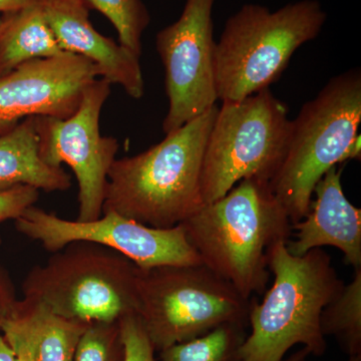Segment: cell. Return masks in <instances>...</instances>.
<instances>
[{
    "instance_id": "obj_1",
    "label": "cell",
    "mask_w": 361,
    "mask_h": 361,
    "mask_svg": "<svg viewBox=\"0 0 361 361\" xmlns=\"http://www.w3.org/2000/svg\"><path fill=\"white\" fill-rule=\"evenodd\" d=\"M202 263L250 299L267 288L271 247L289 241L288 214L268 180H242L182 223Z\"/></svg>"
},
{
    "instance_id": "obj_2",
    "label": "cell",
    "mask_w": 361,
    "mask_h": 361,
    "mask_svg": "<svg viewBox=\"0 0 361 361\" xmlns=\"http://www.w3.org/2000/svg\"><path fill=\"white\" fill-rule=\"evenodd\" d=\"M218 106L166 135L133 157L115 160L109 171L103 212H115L149 226L182 224L204 205L202 165Z\"/></svg>"
},
{
    "instance_id": "obj_3",
    "label": "cell",
    "mask_w": 361,
    "mask_h": 361,
    "mask_svg": "<svg viewBox=\"0 0 361 361\" xmlns=\"http://www.w3.org/2000/svg\"><path fill=\"white\" fill-rule=\"evenodd\" d=\"M286 244L271 247L268 266L274 280L261 302L250 301L251 334L240 348L241 361H282L297 344L314 356L326 351L320 317L345 284L322 248L294 256Z\"/></svg>"
},
{
    "instance_id": "obj_4",
    "label": "cell",
    "mask_w": 361,
    "mask_h": 361,
    "mask_svg": "<svg viewBox=\"0 0 361 361\" xmlns=\"http://www.w3.org/2000/svg\"><path fill=\"white\" fill-rule=\"evenodd\" d=\"M327 14L318 0H299L270 11L244 4L226 23L216 42L218 99L237 102L269 89L294 52L316 39Z\"/></svg>"
},
{
    "instance_id": "obj_5",
    "label": "cell",
    "mask_w": 361,
    "mask_h": 361,
    "mask_svg": "<svg viewBox=\"0 0 361 361\" xmlns=\"http://www.w3.org/2000/svg\"><path fill=\"white\" fill-rule=\"evenodd\" d=\"M360 123L357 68L331 78L291 121L286 153L269 184L292 225L310 212L313 192L323 176L344 163Z\"/></svg>"
},
{
    "instance_id": "obj_6",
    "label": "cell",
    "mask_w": 361,
    "mask_h": 361,
    "mask_svg": "<svg viewBox=\"0 0 361 361\" xmlns=\"http://www.w3.org/2000/svg\"><path fill=\"white\" fill-rule=\"evenodd\" d=\"M137 276L139 267L118 252L73 242L33 266L23 280V298L73 322H118L137 314Z\"/></svg>"
},
{
    "instance_id": "obj_7",
    "label": "cell",
    "mask_w": 361,
    "mask_h": 361,
    "mask_svg": "<svg viewBox=\"0 0 361 361\" xmlns=\"http://www.w3.org/2000/svg\"><path fill=\"white\" fill-rule=\"evenodd\" d=\"M137 316L155 351L248 323L250 299L205 265L160 266L137 276Z\"/></svg>"
},
{
    "instance_id": "obj_8",
    "label": "cell",
    "mask_w": 361,
    "mask_h": 361,
    "mask_svg": "<svg viewBox=\"0 0 361 361\" xmlns=\"http://www.w3.org/2000/svg\"><path fill=\"white\" fill-rule=\"evenodd\" d=\"M290 128L286 104L270 89L241 101L222 102L204 152V203L222 198L248 178L270 182L286 153Z\"/></svg>"
},
{
    "instance_id": "obj_9",
    "label": "cell",
    "mask_w": 361,
    "mask_h": 361,
    "mask_svg": "<svg viewBox=\"0 0 361 361\" xmlns=\"http://www.w3.org/2000/svg\"><path fill=\"white\" fill-rule=\"evenodd\" d=\"M16 227L51 253L82 241L113 249L141 269L203 264L182 224L167 229L149 227L115 211H106L97 220L80 222L32 206L16 220Z\"/></svg>"
},
{
    "instance_id": "obj_10",
    "label": "cell",
    "mask_w": 361,
    "mask_h": 361,
    "mask_svg": "<svg viewBox=\"0 0 361 361\" xmlns=\"http://www.w3.org/2000/svg\"><path fill=\"white\" fill-rule=\"evenodd\" d=\"M110 94V82L96 80L85 89L70 118L35 116L42 160L54 168L66 164L77 178L80 222L103 215L109 171L118 153L116 139L104 137L99 130L102 109Z\"/></svg>"
},
{
    "instance_id": "obj_11",
    "label": "cell",
    "mask_w": 361,
    "mask_h": 361,
    "mask_svg": "<svg viewBox=\"0 0 361 361\" xmlns=\"http://www.w3.org/2000/svg\"><path fill=\"white\" fill-rule=\"evenodd\" d=\"M215 0H186L179 20L157 35V51L165 68V135L216 106L213 8Z\"/></svg>"
},
{
    "instance_id": "obj_12",
    "label": "cell",
    "mask_w": 361,
    "mask_h": 361,
    "mask_svg": "<svg viewBox=\"0 0 361 361\" xmlns=\"http://www.w3.org/2000/svg\"><path fill=\"white\" fill-rule=\"evenodd\" d=\"M97 77L90 59L68 52L18 66L0 78V135L32 116L70 118Z\"/></svg>"
},
{
    "instance_id": "obj_13",
    "label": "cell",
    "mask_w": 361,
    "mask_h": 361,
    "mask_svg": "<svg viewBox=\"0 0 361 361\" xmlns=\"http://www.w3.org/2000/svg\"><path fill=\"white\" fill-rule=\"evenodd\" d=\"M40 6L63 51L90 59L99 77L121 85L133 99L144 96L141 56L97 32L84 0H40Z\"/></svg>"
},
{
    "instance_id": "obj_14",
    "label": "cell",
    "mask_w": 361,
    "mask_h": 361,
    "mask_svg": "<svg viewBox=\"0 0 361 361\" xmlns=\"http://www.w3.org/2000/svg\"><path fill=\"white\" fill-rule=\"evenodd\" d=\"M338 166L316 185L315 201L307 215L291 226L295 239L286 246L294 256L323 246L336 247L355 270L361 268V210L346 198L341 183L343 168Z\"/></svg>"
},
{
    "instance_id": "obj_15",
    "label": "cell",
    "mask_w": 361,
    "mask_h": 361,
    "mask_svg": "<svg viewBox=\"0 0 361 361\" xmlns=\"http://www.w3.org/2000/svg\"><path fill=\"white\" fill-rule=\"evenodd\" d=\"M89 325L23 298L2 325L1 334L18 361H75L78 341Z\"/></svg>"
},
{
    "instance_id": "obj_16",
    "label": "cell",
    "mask_w": 361,
    "mask_h": 361,
    "mask_svg": "<svg viewBox=\"0 0 361 361\" xmlns=\"http://www.w3.org/2000/svg\"><path fill=\"white\" fill-rule=\"evenodd\" d=\"M16 186H30L47 193L66 191L71 186L63 167H51L40 157L35 116L0 135V190Z\"/></svg>"
},
{
    "instance_id": "obj_17",
    "label": "cell",
    "mask_w": 361,
    "mask_h": 361,
    "mask_svg": "<svg viewBox=\"0 0 361 361\" xmlns=\"http://www.w3.org/2000/svg\"><path fill=\"white\" fill-rule=\"evenodd\" d=\"M0 28V78L35 59L66 54L47 25L40 0L4 14Z\"/></svg>"
},
{
    "instance_id": "obj_18",
    "label": "cell",
    "mask_w": 361,
    "mask_h": 361,
    "mask_svg": "<svg viewBox=\"0 0 361 361\" xmlns=\"http://www.w3.org/2000/svg\"><path fill=\"white\" fill-rule=\"evenodd\" d=\"M320 327L325 337H336L346 355H361V268L323 310Z\"/></svg>"
},
{
    "instance_id": "obj_19",
    "label": "cell",
    "mask_w": 361,
    "mask_h": 361,
    "mask_svg": "<svg viewBox=\"0 0 361 361\" xmlns=\"http://www.w3.org/2000/svg\"><path fill=\"white\" fill-rule=\"evenodd\" d=\"M246 325L226 323L205 336L163 349L160 361H241Z\"/></svg>"
},
{
    "instance_id": "obj_20",
    "label": "cell",
    "mask_w": 361,
    "mask_h": 361,
    "mask_svg": "<svg viewBox=\"0 0 361 361\" xmlns=\"http://www.w3.org/2000/svg\"><path fill=\"white\" fill-rule=\"evenodd\" d=\"M115 26L120 44L141 56L142 37L149 25L148 8L142 0H84Z\"/></svg>"
},
{
    "instance_id": "obj_21",
    "label": "cell",
    "mask_w": 361,
    "mask_h": 361,
    "mask_svg": "<svg viewBox=\"0 0 361 361\" xmlns=\"http://www.w3.org/2000/svg\"><path fill=\"white\" fill-rule=\"evenodd\" d=\"M75 361H125L120 322L90 323L78 341Z\"/></svg>"
},
{
    "instance_id": "obj_22",
    "label": "cell",
    "mask_w": 361,
    "mask_h": 361,
    "mask_svg": "<svg viewBox=\"0 0 361 361\" xmlns=\"http://www.w3.org/2000/svg\"><path fill=\"white\" fill-rule=\"evenodd\" d=\"M120 326L125 344V361H156L155 349L145 331L139 316H126L120 320Z\"/></svg>"
},
{
    "instance_id": "obj_23",
    "label": "cell",
    "mask_w": 361,
    "mask_h": 361,
    "mask_svg": "<svg viewBox=\"0 0 361 361\" xmlns=\"http://www.w3.org/2000/svg\"><path fill=\"white\" fill-rule=\"evenodd\" d=\"M39 198V190L30 186L0 190V222L18 219L30 207L35 206Z\"/></svg>"
},
{
    "instance_id": "obj_24",
    "label": "cell",
    "mask_w": 361,
    "mask_h": 361,
    "mask_svg": "<svg viewBox=\"0 0 361 361\" xmlns=\"http://www.w3.org/2000/svg\"><path fill=\"white\" fill-rule=\"evenodd\" d=\"M16 302L13 283L6 272L0 269V334L2 325L13 312Z\"/></svg>"
},
{
    "instance_id": "obj_25",
    "label": "cell",
    "mask_w": 361,
    "mask_h": 361,
    "mask_svg": "<svg viewBox=\"0 0 361 361\" xmlns=\"http://www.w3.org/2000/svg\"><path fill=\"white\" fill-rule=\"evenodd\" d=\"M39 0H0V13H13Z\"/></svg>"
},
{
    "instance_id": "obj_26",
    "label": "cell",
    "mask_w": 361,
    "mask_h": 361,
    "mask_svg": "<svg viewBox=\"0 0 361 361\" xmlns=\"http://www.w3.org/2000/svg\"><path fill=\"white\" fill-rule=\"evenodd\" d=\"M360 135H357L355 139L351 142L350 146L346 151L345 155H344V163L350 160H360L361 157V145H360Z\"/></svg>"
},
{
    "instance_id": "obj_27",
    "label": "cell",
    "mask_w": 361,
    "mask_h": 361,
    "mask_svg": "<svg viewBox=\"0 0 361 361\" xmlns=\"http://www.w3.org/2000/svg\"><path fill=\"white\" fill-rule=\"evenodd\" d=\"M0 361H16L11 348H9L4 337L0 334Z\"/></svg>"
},
{
    "instance_id": "obj_28",
    "label": "cell",
    "mask_w": 361,
    "mask_h": 361,
    "mask_svg": "<svg viewBox=\"0 0 361 361\" xmlns=\"http://www.w3.org/2000/svg\"><path fill=\"white\" fill-rule=\"evenodd\" d=\"M311 355L308 349L305 348L299 349L295 353L288 356L287 358H284L282 361H305L307 360L308 356Z\"/></svg>"
},
{
    "instance_id": "obj_29",
    "label": "cell",
    "mask_w": 361,
    "mask_h": 361,
    "mask_svg": "<svg viewBox=\"0 0 361 361\" xmlns=\"http://www.w3.org/2000/svg\"><path fill=\"white\" fill-rule=\"evenodd\" d=\"M348 361H361V355L349 356Z\"/></svg>"
},
{
    "instance_id": "obj_30",
    "label": "cell",
    "mask_w": 361,
    "mask_h": 361,
    "mask_svg": "<svg viewBox=\"0 0 361 361\" xmlns=\"http://www.w3.org/2000/svg\"><path fill=\"white\" fill-rule=\"evenodd\" d=\"M4 25V18H0V28Z\"/></svg>"
},
{
    "instance_id": "obj_31",
    "label": "cell",
    "mask_w": 361,
    "mask_h": 361,
    "mask_svg": "<svg viewBox=\"0 0 361 361\" xmlns=\"http://www.w3.org/2000/svg\"><path fill=\"white\" fill-rule=\"evenodd\" d=\"M16 361H18V360H16Z\"/></svg>"
}]
</instances>
